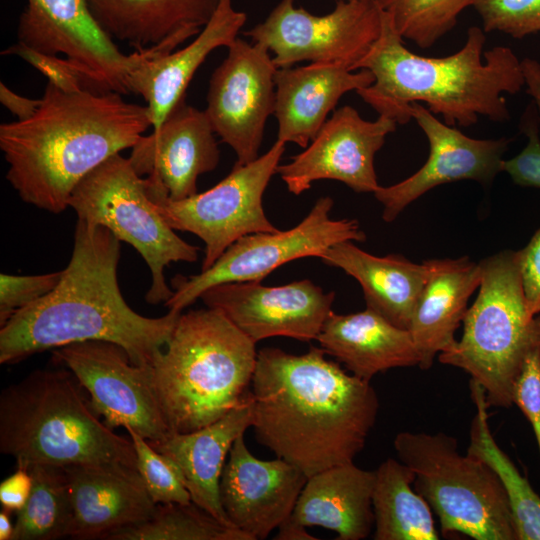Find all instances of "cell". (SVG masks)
Instances as JSON below:
<instances>
[{"label":"cell","instance_id":"ffe728a7","mask_svg":"<svg viewBox=\"0 0 540 540\" xmlns=\"http://www.w3.org/2000/svg\"><path fill=\"white\" fill-rule=\"evenodd\" d=\"M215 131L205 110L182 98L160 128L142 136L129 160L140 175L159 185L172 200L197 193L198 177L214 170L220 159Z\"/></svg>","mask_w":540,"mask_h":540},{"label":"cell","instance_id":"1f68e13d","mask_svg":"<svg viewBox=\"0 0 540 540\" xmlns=\"http://www.w3.org/2000/svg\"><path fill=\"white\" fill-rule=\"evenodd\" d=\"M32 490L17 513L12 540H53L68 536L71 505L63 468L36 464L28 467Z\"/></svg>","mask_w":540,"mask_h":540},{"label":"cell","instance_id":"5bb4252c","mask_svg":"<svg viewBox=\"0 0 540 540\" xmlns=\"http://www.w3.org/2000/svg\"><path fill=\"white\" fill-rule=\"evenodd\" d=\"M52 354L55 362L73 373L90 395L93 410L111 429L131 428L149 441L171 433L147 367L135 365L121 346L84 341L53 349Z\"/></svg>","mask_w":540,"mask_h":540},{"label":"cell","instance_id":"52a82bcc","mask_svg":"<svg viewBox=\"0 0 540 540\" xmlns=\"http://www.w3.org/2000/svg\"><path fill=\"white\" fill-rule=\"evenodd\" d=\"M479 265V293L462 321V337L438 359L467 372L489 406L509 408L524 362L540 346V316L528 312L517 251L499 252Z\"/></svg>","mask_w":540,"mask_h":540},{"label":"cell","instance_id":"4dcf8cb0","mask_svg":"<svg viewBox=\"0 0 540 540\" xmlns=\"http://www.w3.org/2000/svg\"><path fill=\"white\" fill-rule=\"evenodd\" d=\"M470 392L476 414L467 453L484 461L498 475L508 498L518 540H540V496L495 441L488 421L490 406L481 385L471 380Z\"/></svg>","mask_w":540,"mask_h":540},{"label":"cell","instance_id":"9c48e42d","mask_svg":"<svg viewBox=\"0 0 540 540\" xmlns=\"http://www.w3.org/2000/svg\"><path fill=\"white\" fill-rule=\"evenodd\" d=\"M68 207L77 219L109 229L132 245L152 274L146 294L150 304L167 302L173 295L164 271L171 262H195L199 248L182 240L163 219L148 196L145 178L129 158L115 154L87 174L74 188Z\"/></svg>","mask_w":540,"mask_h":540},{"label":"cell","instance_id":"7bdbcfd3","mask_svg":"<svg viewBox=\"0 0 540 540\" xmlns=\"http://www.w3.org/2000/svg\"><path fill=\"white\" fill-rule=\"evenodd\" d=\"M0 102L12 113L18 120H26L33 116L39 109L42 100L30 99L16 94L9 89L3 82L0 83Z\"/></svg>","mask_w":540,"mask_h":540},{"label":"cell","instance_id":"2e32d148","mask_svg":"<svg viewBox=\"0 0 540 540\" xmlns=\"http://www.w3.org/2000/svg\"><path fill=\"white\" fill-rule=\"evenodd\" d=\"M396 126L385 116L368 121L353 107L343 106L326 120L305 150L289 163L278 165L276 173L295 195L322 179L343 182L355 192L374 193L380 186L375 155Z\"/></svg>","mask_w":540,"mask_h":540},{"label":"cell","instance_id":"e575fe53","mask_svg":"<svg viewBox=\"0 0 540 540\" xmlns=\"http://www.w3.org/2000/svg\"><path fill=\"white\" fill-rule=\"evenodd\" d=\"M133 443L137 469L145 489L155 504L192 502L177 466L152 447L147 439L125 428Z\"/></svg>","mask_w":540,"mask_h":540},{"label":"cell","instance_id":"5b68a950","mask_svg":"<svg viewBox=\"0 0 540 540\" xmlns=\"http://www.w3.org/2000/svg\"><path fill=\"white\" fill-rule=\"evenodd\" d=\"M73 373L38 369L0 395V451L16 466H105L138 471L133 443L93 410Z\"/></svg>","mask_w":540,"mask_h":540},{"label":"cell","instance_id":"d590c367","mask_svg":"<svg viewBox=\"0 0 540 540\" xmlns=\"http://www.w3.org/2000/svg\"><path fill=\"white\" fill-rule=\"evenodd\" d=\"M485 32L523 38L540 31V0H474Z\"/></svg>","mask_w":540,"mask_h":540},{"label":"cell","instance_id":"74e56055","mask_svg":"<svg viewBox=\"0 0 540 540\" xmlns=\"http://www.w3.org/2000/svg\"><path fill=\"white\" fill-rule=\"evenodd\" d=\"M2 54L19 56L47 77L48 83L62 91L74 92L84 88L80 71L66 58L41 53L18 42Z\"/></svg>","mask_w":540,"mask_h":540},{"label":"cell","instance_id":"7a4b0ae2","mask_svg":"<svg viewBox=\"0 0 540 540\" xmlns=\"http://www.w3.org/2000/svg\"><path fill=\"white\" fill-rule=\"evenodd\" d=\"M120 240L107 228L77 219L74 246L57 286L19 310L0 329V363L84 341L121 346L148 366L166 346L181 312L149 318L124 300L117 279Z\"/></svg>","mask_w":540,"mask_h":540},{"label":"cell","instance_id":"ee69618b","mask_svg":"<svg viewBox=\"0 0 540 540\" xmlns=\"http://www.w3.org/2000/svg\"><path fill=\"white\" fill-rule=\"evenodd\" d=\"M522 69L526 91L533 98L540 118V64L534 59L525 58L522 60Z\"/></svg>","mask_w":540,"mask_h":540},{"label":"cell","instance_id":"30bf717a","mask_svg":"<svg viewBox=\"0 0 540 540\" xmlns=\"http://www.w3.org/2000/svg\"><path fill=\"white\" fill-rule=\"evenodd\" d=\"M284 151L285 143L276 140L254 161L235 164L214 187L181 200L170 199L160 186L145 178L148 196L165 222L172 229L193 233L204 242L201 271L210 268L240 238L278 230L266 217L262 200Z\"/></svg>","mask_w":540,"mask_h":540},{"label":"cell","instance_id":"f35d334b","mask_svg":"<svg viewBox=\"0 0 540 540\" xmlns=\"http://www.w3.org/2000/svg\"><path fill=\"white\" fill-rule=\"evenodd\" d=\"M539 116L524 115L522 131L528 142L515 157L504 160L502 171H505L520 186L540 188V137Z\"/></svg>","mask_w":540,"mask_h":540},{"label":"cell","instance_id":"ab89813d","mask_svg":"<svg viewBox=\"0 0 540 540\" xmlns=\"http://www.w3.org/2000/svg\"><path fill=\"white\" fill-rule=\"evenodd\" d=\"M513 402L530 422L540 452V346L524 362L514 386Z\"/></svg>","mask_w":540,"mask_h":540},{"label":"cell","instance_id":"603a6c76","mask_svg":"<svg viewBox=\"0 0 540 540\" xmlns=\"http://www.w3.org/2000/svg\"><path fill=\"white\" fill-rule=\"evenodd\" d=\"M250 391L220 419L193 432H171L159 441H149L179 469L194 504L223 524L228 520L219 495L221 474L235 440L251 427ZM235 528V527H234Z\"/></svg>","mask_w":540,"mask_h":540},{"label":"cell","instance_id":"d4e9b609","mask_svg":"<svg viewBox=\"0 0 540 540\" xmlns=\"http://www.w3.org/2000/svg\"><path fill=\"white\" fill-rule=\"evenodd\" d=\"M247 15L237 11L232 0H220L210 21L195 39L182 49L145 60L132 77V94L147 102L153 131L185 97L197 69L218 47H228L246 23Z\"/></svg>","mask_w":540,"mask_h":540},{"label":"cell","instance_id":"484cf974","mask_svg":"<svg viewBox=\"0 0 540 540\" xmlns=\"http://www.w3.org/2000/svg\"><path fill=\"white\" fill-rule=\"evenodd\" d=\"M428 275L413 311L409 332L418 351L419 367L431 368L437 354L453 346L469 297L479 287V263L467 256L427 260Z\"/></svg>","mask_w":540,"mask_h":540},{"label":"cell","instance_id":"e0dca14e","mask_svg":"<svg viewBox=\"0 0 540 540\" xmlns=\"http://www.w3.org/2000/svg\"><path fill=\"white\" fill-rule=\"evenodd\" d=\"M209 308L222 311L255 343L284 336L316 340L333 311L334 292H324L308 279L282 286L259 281L215 285L200 297Z\"/></svg>","mask_w":540,"mask_h":540},{"label":"cell","instance_id":"60d3db41","mask_svg":"<svg viewBox=\"0 0 540 540\" xmlns=\"http://www.w3.org/2000/svg\"><path fill=\"white\" fill-rule=\"evenodd\" d=\"M518 253V264L528 312L540 313V228Z\"/></svg>","mask_w":540,"mask_h":540},{"label":"cell","instance_id":"7c38bea8","mask_svg":"<svg viewBox=\"0 0 540 540\" xmlns=\"http://www.w3.org/2000/svg\"><path fill=\"white\" fill-rule=\"evenodd\" d=\"M18 43L38 52L63 54L81 73L84 88L132 93V77L155 51L124 54L94 18L87 0H27L19 17Z\"/></svg>","mask_w":540,"mask_h":540},{"label":"cell","instance_id":"277c9868","mask_svg":"<svg viewBox=\"0 0 540 540\" xmlns=\"http://www.w3.org/2000/svg\"><path fill=\"white\" fill-rule=\"evenodd\" d=\"M484 30L472 26L464 46L446 57H425L404 45L390 15L383 11L379 37L352 70L367 69L374 82L356 93L379 115L406 124L410 105L424 102L450 126H472L479 116L510 118L503 93L525 85L522 60L513 50L495 46L483 52Z\"/></svg>","mask_w":540,"mask_h":540},{"label":"cell","instance_id":"bcb514c9","mask_svg":"<svg viewBox=\"0 0 540 540\" xmlns=\"http://www.w3.org/2000/svg\"><path fill=\"white\" fill-rule=\"evenodd\" d=\"M15 523L11 520V512L2 509L0 512V540H12Z\"/></svg>","mask_w":540,"mask_h":540},{"label":"cell","instance_id":"f6af8a7d","mask_svg":"<svg viewBox=\"0 0 540 540\" xmlns=\"http://www.w3.org/2000/svg\"><path fill=\"white\" fill-rule=\"evenodd\" d=\"M274 539L277 540H316V537H313L309 532H307L306 527L301 526L290 518L285 520L279 527L278 532Z\"/></svg>","mask_w":540,"mask_h":540},{"label":"cell","instance_id":"cb8c5ba5","mask_svg":"<svg viewBox=\"0 0 540 540\" xmlns=\"http://www.w3.org/2000/svg\"><path fill=\"white\" fill-rule=\"evenodd\" d=\"M101 28L135 51L172 52L200 33L220 0H87Z\"/></svg>","mask_w":540,"mask_h":540},{"label":"cell","instance_id":"4fadbf2b","mask_svg":"<svg viewBox=\"0 0 540 540\" xmlns=\"http://www.w3.org/2000/svg\"><path fill=\"white\" fill-rule=\"evenodd\" d=\"M382 14L378 0H339L323 16L296 8L294 0H281L245 35L272 52L278 68L310 61L343 64L352 70L379 37Z\"/></svg>","mask_w":540,"mask_h":540},{"label":"cell","instance_id":"b9f144b4","mask_svg":"<svg viewBox=\"0 0 540 540\" xmlns=\"http://www.w3.org/2000/svg\"><path fill=\"white\" fill-rule=\"evenodd\" d=\"M32 490V476L28 469L16 471L0 483V503L3 509L18 513L26 504Z\"/></svg>","mask_w":540,"mask_h":540},{"label":"cell","instance_id":"3957f363","mask_svg":"<svg viewBox=\"0 0 540 540\" xmlns=\"http://www.w3.org/2000/svg\"><path fill=\"white\" fill-rule=\"evenodd\" d=\"M36 113L0 125L6 179L26 203L59 214L78 183L152 126L147 106L116 92L62 91L48 83Z\"/></svg>","mask_w":540,"mask_h":540},{"label":"cell","instance_id":"9a60e30c","mask_svg":"<svg viewBox=\"0 0 540 540\" xmlns=\"http://www.w3.org/2000/svg\"><path fill=\"white\" fill-rule=\"evenodd\" d=\"M213 72L205 110L215 133L237 156L236 165L259 157L266 121L275 110V65L269 50L237 37Z\"/></svg>","mask_w":540,"mask_h":540},{"label":"cell","instance_id":"8d00e7d4","mask_svg":"<svg viewBox=\"0 0 540 540\" xmlns=\"http://www.w3.org/2000/svg\"><path fill=\"white\" fill-rule=\"evenodd\" d=\"M63 271L41 275H0V326L19 310L50 293Z\"/></svg>","mask_w":540,"mask_h":540},{"label":"cell","instance_id":"f1b7e54d","mask_svg":"<svg viewBox=\"0 0 540 540\" xmlns=\"http://www.w3.org/2000/svg\"><path fill=\"white\" fill-rule=\"evenodd\" d=\"M361 285L366 308L393 325L409 329L414 308L428 275L427 261L414 263L401 255L374 256L351 241L333 245L321 256Z\"/></svg>","mask_w":540,"mask_h":540},{"label":"cell","instance_id":"f546056e","mask_svg":"<svg viewBox=\"0 0 540 540\" xmlns=\"http://www.w3.org/2000/svg\"><path fill=\"white\" fill-rule=\"evenodd\" d=\"M372 495L375 540H438L432 509L413 488L414 475L388 458L375 470Z\"/></svg>","mask_w":540,"mask_h":540},{"label":"cell","instance_id":"44dd1931","mask_svg":"<svg viewBox=\"0 0 540 540\" xmlns=\"http://www.w3.org/2000/svg\"><path fill=\"white\" fill-rule=\"evenodd\" d=\"M63 470L71 505L67 537L106 539L117 530L150 519L156 511L157 504L138 471L91 465Z\"/></svg>","mask_w":540,"mask_h":540},{"label":"cell","instance_id":"d6986e66","mask_svg":"<svg viewBox=\"0 0 540 540\" xmlns=\"http://www.w3.org/2000/svg\"><path fill=\"white\" fill-rule=\"evenodd\" d=\"M244 434L235 440L225 462L220 501L235 528L250 540H263L290 517L308 477L282 458H256Z\"/></svg>","mask_w":540,"mask_h":540},{"label":"cell","instance_id":"83f0119b","mask_svg":"<svg viewBox=\"0 0 540 540\" xmlns=\"http://www.w3.org/2000/svg\"><path fill=\"white\" fill-rule=\"evenodd\" d=\"M316 340L351 374L367 381L380 372L418 366L420 362L409 330L393 325L369 308L347 315L332 311Z\"/></svg>","mask_w":540,"mask_h":540},{"label":"cell","instance_id":"8992f818","mask_svg":"<svg viewBox=\"0 0 540 540\" xmlns=\"http://www.w3.org/2000/svg\"><path fill=\"white\" fill-rule=\"evenodd\" d=\"M255 345L218 309L181 313L166 350L146 366L171 432L196 431L241 402L256 366Z\"/></svg>","mask_w":540,"mask_h":540},{"label":"cell","instance_id":"7402d4cb","mask_svg":"<svg viewBox=\"0 0 540 540\" xmlns=\"http://www.w3.org/2000/svg\"><path fill=\"white\" fill-rule=\"evenodd\" d=\"M374 82L367 69L352 71L338 63L278 68L275 74L277 140L306 148L339 99Z\"/></svg>","mask_w":540,"mask_h":540},{"label":"cell","instance_id":"6da1fadb","mask_svg":"<svg viewBox=\"0 0 540 540\" xmlns=\"http://www.w3.org/2000/svg\"><path fill=\"white\" fill-rule=\"evenodd\" d=\"M322 348L302 355L263 348L251 381L257 441L307 477L351 463L375 425L370 381L346 373Z\"/></svg>","mask_w":540,"mask_h":540},{"label":"cell","instance_id":"7dc6e473","mask_svg":"<svg viewBox=\"0 0 540 540\" xmlns=\"http://www.w3.org/2000/svg\"><path fill=\"white\" fill-rule=\"evenodd\" d=\"M344 1H353V0H344Z\"/></svg>","mask_w":540,"mask_h":540},{"label":"cell","instance_id":"ba28073f","mask_svg":"<svg viewBox=\"0 0 540 540\" xmlns=\"http://www.w3.org/2000/svg\"><path fill=\"white\" fill-rule=\"evenodd\" d=\"M397 458L414 475L413 488L437 515L443 535L475 540H518L505 489L481 459L459 452L443 432H399Z\"/></svg>","mask_w":540,"mask_h":540},{"label":"cell","instance_id":"4316f807","mask_svg":"<svg viewBox=\"0 0 540 540\" xmlns=\"http://www.w3.org/2000/svg\"><path fill=\"white\" fill-rule=\"evenodd\" d=\"M375 477L353 462L317 472L307 478L289 518L334 531L337 540L365 539L374 525Z\"/></svg>","mask_w":540,"mask_h":540},{"label":"cell","instance_id":"836d02e7","mask_svg":"<svg viewBox=\"0 0 540 540\" xmlns=\"http://www.w3.org/2000/svg\"><path fill=\"white\" fill-rule=\"evenodd\" d=\"M474 0H378L403 39L420 48L433 46L453 29Z\"/></svg>","mask_w":540,"mask_h":540},{"label":"cell","instance_id":"8fae6325","mask_svg":"<svg viewBox=\"0 0 540 540\" xmlns=\"http://www.w3.org/2000/svg\"><path fill=\"white\" fill-rule=\"evenodd\" d=\"M330 197L319 198L308 215L294 228L246 235L231 246L208 269L173 280L175 291L165 302L169 311L182 312L207 289L233 282H261L269 273L292 260L319 257L344 241L363 242L364 232L356 220H333Z\"/></svg>","mask_w":540,"mask_h":540},{"label":"cell","instance_id":"d6a6232c","mask_svg":"<svg viewBox=\"0 0 540 540\" xmlns=\"http://www.w3.org/2000/svg\"><path fill=\"white\" fill-rule=\"evenodd\" d=\"M108 540H250L193 502L157 504L154 515L109 534Z\"/></svg>","mask_w":540,"mask_h":540},{"label":"cell","instance_id":"ac0fdd59","mask_svg":"<svg viewBox=\"0 0 540 540\" xmlns=\"http://www.w3.org/2000/svg\"><path fill=\"white\" fill-rule=\"evenodd\" d=\"M410 116L427 137L428 159L407 179L374 192L383 205L382 218L392 222L413 201L438 185L459 180L492 182L502 171L507 138L475 139L439 121L419 102L410 105Z\"/></svg>","mask_w":540,"mask_h":540}]
</instances>
